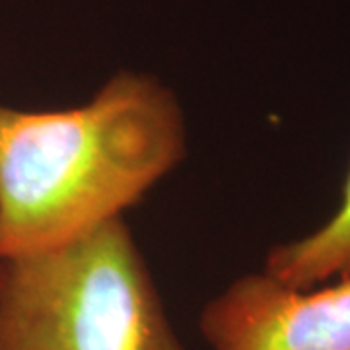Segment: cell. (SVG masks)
<instances>
[{"instance_id":"cell-3","label":"cell","mask_w":350,"mask_h":350,"mask_svg":"<svg viewBox=\"0 0 350 350\" xmlns=\"http://www.w3.org/2000/svg\"><path fill=\"white\" fill-rule=\"evenodd\" d=\"M199 331L211 350H350V276L300 290L241 275L204 304Z\"/></svg>"},{"instance_id":"cell-2","label":"cell","mask_w":350,"mask_h":350,"mask_svg":"<svg viewBox=\"0 0 350 350\" xmlns=\"http://www.w3.org/2000/svg\"><path fill=\"white\" fill-rule=\"evenodd\" d=\"M0 350H185L125 218L0 261Z\"/></svg>"},{"instance_id":"cell-4","label":"cell","mask_w":350,"mask_h":350,"mask_svg":"<svg viewBox=\"0 0 350 350\" xmlns=\"http://www.w3.org/2000/svg\"><path fill=\"white\" fill-rule=\"evenodd\" d=\"M262 273L300 290L350 276V170L333 216L308 236L271 247Z\"/></svg>"},{"instance_id":"cell-1","label":"cell","mask_w":350,"mask_h":350,"mask_svg":"<svg viewBox=\"0 0 350 350\" xmlns=\"http://www.w3.org/2000/svg\"><path fill=\"white\" fill-rule=\"evenodd\" d=\"M187 119L158 76L119 70L64 109L0 101V261L84 238L187 156Z\"/></svg>"}]
</instances>
